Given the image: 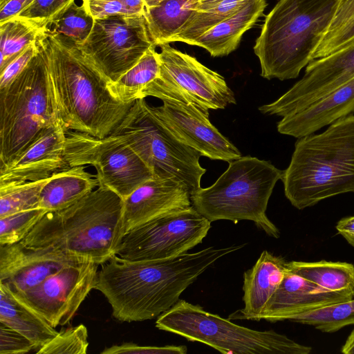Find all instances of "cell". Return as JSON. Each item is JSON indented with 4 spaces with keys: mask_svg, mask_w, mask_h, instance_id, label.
<instances>
[{
    "mask_svg": "<svg viewBox=\"0 0 354 354\" xmlns=\"http://www.w3.org/2000/svg\"><path fill=\"white\" fill-rule=\"evenodd\" d=\"M245 245L211 246L156 260L130 261L115 254L102 264L95 289L106 298L113 317L120 322L158 318L216 261Z\"/></svg>",
    "mask_w": 354,
    "mask_h": 354,
    "instance_id": "obj_1",
    "label": "cell"
},
{
    "mask_svg": "<svg viewBox=\"0 0 354 354\" xmlns=\"http://www.w3.org/2000/svg\"><path fill=\"white\" fill-rule=\"evenodd\" d=\"M37 39L46 58L53 105L66 131L100 138L111 134L135 101L122 103L112 95L108 80L80 45L44 30Z\"/></svg>",
    "mask_w": 354,
    "mask_h": 354,
    "instance_id": "obj_2",
    "label": "cell"
},
{
    "mask_svg": "<svg viewBox=\"0 0 354 354\" xmlns=\"http://www.w3.org/2000/svg\"><path fill=\"white\" fill-rule=\"evenodd\" d=\"M123 199L99 185L72 205L46 212L20 242L75 254L100 265L116 254L124 234Z\"/></svg>",
    "mask_w": 354,
    "mask_h": 354,
    "instance_id": "obj_3",
    "label": "cell"
},
{
    "mask_svg": "<svg viewBox=\"0 0 354 354\" xmlns=\"http://www.w3.org/2000/svg\"><path fill=\"white\" fill-rule=\"evenodd\" d=\"M281 180L286 197L298 209L354 192V115L298 138Z\"/></svg>",
    "mask_w": 354,
    "mask_h": 354,
    "instance_id": "obj_4",
    "label": "cell"
},
{
    "mask_svg": "<svg viewBox=\"0 0 354 354\" xmlns=\"http://www.w3.org/2000/svg\"><path fill=\"white\" fill-rule=\"evenodd\" d=\"M340 0H279L266 16L254 52L267 80L297 77L328 32Z\"/></svg>",
    "mask_w": 354,
    "mask_h": 354,
    "instance_id": "obj_5",
    "label": "cell"
},
{
    "mask_svg": "<svg viewBox=\"0 0 354 354\" xmlns=\"http://www.w3.org/2000/svg\"><path fill=\"white\" fill-rule=\"evenodd\" d=\"M283 170L270 161L250 156L229 162L227 169L211 186L191 194L192 206L210 222L248 220L267 235L278 239L280 232L266 209Z\"/></svg>",
    "mask_w": 354,
    "mask_h": 354,
    "instance_id": "obj_6",
    "label": "cell"
},
{
    "mask_svg": "<svg viewBox=\"0 0 354 354\" xmlns=\"http://www.w3.org/2000/svg\"><path fill=\"white\" fill-rule=\"evenodd\" d=\"M38 52L22 72L0 89V169L20 156L59 120L48 86L46 58Z\"/></svg>",
    "mask_w": 354,
    "mask_h": 354,
    "instance_id": "obj_7",
    "label": "cell"
},
{
    "mask_svg": "<svg viewBox=\"0 0 354 354\" xmlns=\"http://www.w3.org/2000/svg\"><path fill=\"white\" fill-rule=\"evenodd\" d=\"M156 326L225 354H308L312 351L272 330L259 331L235 324L182 299L157 318Z\"/></svg>",
    "mask_w": 354,
    "mask_h": 354,
    "instance_id": "obj_8",
    "label": "cell"
},
{
    "mask_svg": "<svg viewBox=\"0 0 354 354\" xmlns=\"http://www.w3.org/2000/svg\"><path fill=\"white\" fill-rule=\"evenodd\" d=\"M127 143L153 177L183 183L191 194L201 187L206 170L201 155L179 141L156 118L145 98L137 99L111 133Z\"/></svg>",
    "mask_w": 354,
    "mask_h": 354,
    "instance_id": "obj_9",
    "label": "cell"
},
{
    "mask_svg": "<svg viewBox=\"0 0 354 354\" xmlns=\"http://www.w3.org/2000/svg\"><path fill=\"white\" fill-rule=\"evenodd\" d=\"M64 157L68 167L93 166L99 185L111 189L123 200L153 176L137 153L113 134L100 138L68 131Z\"/></svg>",
    "mask_w": 354,
    "mask_h": 354,
    "instance_id": "obj_10",
    "label": "cell"
},
{
    "mask_svg": "<svg viewBox=\"0 0 354 354\" xmlns=\"http://www.w3.org/2000/svg\"><path fill=\"white\" fill-rule=\"evenodd\" d=\"M211 222L193 206L151 219L126 232L116 255L130 261L164 259L201 243Z\"/></svg>",
    "mask_w": 354,
    "mask_h": 354,
    "instance_id": "obj_11",
    "label": "cell"
},
{
    "mask_svg": "<svg viewBox=\"0 0 354 354\" xmlns=\"http://www.w3.org/2000/svg\"><path fill=\"white\" fill-rule=\"evenodd\" d=\"M159 47V76L144 88L140 98L175 93L208 111L224 109L236 103L234 92L221 75L169 44Z\"/></svg>",
    "mask_w": 354,
    "mask_h": 354,
    "instance_id": "obj_12",
    "label": "cell"
},
{
    "mask_svg": "<svg viewBox=\"0 0 354 354\" xmlns=\"http://www.w3.org/2000/svg\"><path fill=\"white\" fill-rule=\"evenodd\" d=\"M80 46L109 84L135 66L155 45L142 14L95 19L88 37Z\"/></svg>",
    "mask_w": 354,
    "mask_h": 354,
    "instance_id": "obj_13",
    "label": "cell"
},
{
    "mask_svg": "<svg viewBox=\"0 0 354 354\" xmlns=\"http://www.w3.org/2000/svg\"><path fill=\"white\" fill-rule=\"evenodd\" d=\"M162 105L151 106L162 124L185 145L211 160L230 162L240 151L210 122L209 111L174 93L158 96Z\"/></svg>",
    "mask_w": 354,
    "mask_h": 354,
    "instance_id": "obj_14",
    "label": "cell"
},
{
    "mask_svg": "<svg viewBox=\"0 0 354 354\" xmlns=\"http://www.w3.org/2000/svg\"><path fill=\"white\" fill-rule=\"evenodd\" d=\"M98 266L88 261L66 266L35 287L15 294L53 327L64 326L73 317L91 290L95 289Z\"/></svg>",
    "mask_w": 354,
    "mask_h": 354,
    "instance_id": "obj_15",
    "label": "cell"
},
{
    "mask_svg": "<svg viewBox=\"0 0 354 354\" xmlns=\"http://www.w3.org/2000/svg\"><path fill=\"white\" fill-rule=\"evenodd\" d=\"M354 78V41L326 57L313 59L304 76L277 100L259 107L263 114L293 113Z\"/></svg>",
    "mask_w": 354,
    "mask_h": 354,
    "instance_id": "obj_16",
    "label": "cell"
},
{
    "mask_svg": "<svg viewBox=\"0 0 354 354\" xmlns=\"http://www.w3.org/2000/svg\"><path fill=\"white\" fill-rule=\"evenodd\" d=\"M88 261H92L64 250L26 247L20 242L0 245V283L21 293L66 266Z\"/></svg>",
    "mask_w": 354,
    "mask_h": 354,
    "instance_id": "obj_17",
    "label": "cell"
},
{
    "mask_svg": "<svg viewBox=\"0 0 354 354\" xmlns=\"http://www.w3.org/2000/svg\"><path fill=\"white\" fill-rule=\"evenodd\" d=\"M66 136L59 120L46 129L20 156L0 169V185L41 180L69 167L64 157Z\"/></svg>",
    "mask_w": 354,
    "mask_h": 354,
    "instance_id": "obj_18",
    "label": "cell"
},
{
    "mask_svg": "<svg viewBox=\"0 0 354 354\" xmlns=\"http://www.w3.org/2000/svg\"><path fill=\"white\" fill-rule=\"evenodd\" d=\"M123 201L124 234L151 219L192 206L191 193L183 183L153 176Z\"/></svg>",
    "mask_w": 354,
    "mask_h": 354,
    "instance_id": "obj_19",
    "label": "cell"
},
{
    "mask_svg": "<svg viewBox=\"0 0 354 354\" xmlns=\"http://www.w3.org/2000/svg\"><path fill=\"white\" fill-rule=\"evenodd\" d=\"M353 297L326 290L286 268L283 280L268 302L260 320H288L295 315Z\"/></svg>",
    "mask_w": 354,
    "mask_h": 354,
    "instance_id": "obj_20",
    "label": "cell"
},
{
    "mask_svg": "<svg viewBox=\"0 0 354 354\" xmlns=\"http://www.w3.org/2000/svg\"><path fill=\"white\" fill-rule=\"evenodd\" d=\"M353 113L354 78L303 109L283 117L277 123V131L300 138Z\"/></svg>",
    "mask_w": 354,
    "mask_h": 354,
    "instance_id": "obj_21",
    "label": "cell"
},
{
    "mask_svg": "<svg viewBox=\"0 0 354 354\" xmlns=\"http://www.w3.org/2000/svg\"><path fill=\"white\" fill-rule=\"evenodd\" d=\"M287 261L263 250L253 267L243 274L244 307L231 315L228 319L259 321L268 302L283 280Z\"/></svg>",
    "mask_w": 354,
    "mask_h": 354,
    "instance_id": "obj_22",
    "label": "cell"
},
{
    "mask_svg": "<svg viewBox=\"0 0 354 354\" xmlns=\"http://www.w3.org/2000/svg\"><path fill=\"white\" fill-rule=\"evenodd\" d=\"M266 6V0H249L233 16L213 26L191 45L205 49L212 57L229 55L237 48L243 35L255 24Z\"/></svg>",
    "mask_w": 354,
    "mask_h": 354,
    "instance_id": "obj_23",
    "label": "cell"
},
{
    "mask_svg": "<svg viewBox=\"0 0 354 354\" xmlns=\"http://www.w3.org/2000/svg\"><path fill=\"white\" fill-rule=\"evenodd\" d=\"M0 323L29 339L35 345L36 351L58 333L42 315L2 283H0Z\"/></svg>",
    "mask_w": 354,
    "mask_h": 354,
    "instance_id": "obj_24",
    "label": "cell"
},
{
    "mask_svg": "<svg viewBox=\"0 0 354 354\" xmlns=\"http://www.w3.org/2000/svg\"><path fill=\"white\" fill-rule=\"evenodd\" d=\"M85 165L69 167L53 174L42 188L39 208L58 211L77 202L99 186Z\"/></svg>",
    "mask_w": 354,
    "mask_h": 354,
    "instance_id": "obj_25",
    "label": "cell"
},
{
    "mask_svg": "<svg viewBox=\"0 0 354 354\" xmlns=\"http://www.w3.org/2000/svg\"><path fill=\"white\" fill-rule=\"evenodd\" d=\"M199 5L200 0H164L146 8L145 17L153 44H169Z\"/></svg>",
    "mask_w": 354,
    "mask_h": 354,
    "instance_id": "obj_26",
    "label": "cell"
},
{
    "mask_svg": "<svg viewBox=\"0 0 354 354\" xmlns=\"http://www.w3.org/2000/svg\"><path fill=\"white\" fill-rule=\"evenodd\" d=\"M287 268L326 290L354 297V265L352 263L325 260L292 261L287 262Z\"/></svg>",
    "mask_w": 354,
    "mask_h": 354,
    "instance_id": "obj_27",
    "label": "cell"
},
{
    "mask_svg": "<svg viewBox=\"0 0 354 354\" xmlns=\"http://www.w3.org/2000/svg\"><path fill=\"white\" fill-rule=\"evenodd\" d=\"M156 46H151L131 69L116 81L108 84L112 95L122 103L140 98L144 88L159 76L160 61Z\"/></svg>",
    "mask_w": 354,
    "mask_h": 354,
    "instance_id": "obj_28",
    "label": "cell"
},
{
    "mask_svg": "<svg viewBox=\"0 0 354 354\" xmlns=\"http://www.w3.org/2000/svg\"><path fill=\"white\" fill-rule=\"evenodd\" d=\"M249 0H221L204 10H196L169 41L189 45L216 24L231 17Z\"/></svg>",
    "mask_w": 354,
    "mask_h": 354,
    "instance_id": "obj_29",
    "label": "cell"
},
{
    "mask_svg": "<svg viewBox=\"0 0 354 354\" xmlns=\"http://www.w3.org/2000/svg\"><path fill=\"white\" fill-rule=\"evenodd\" d=\"M41 30L30 20L20 17L0 24V71L35 41Z\"/></svg>",
    "mask_w": 354,
    "mask_h": 354,
    "instance_id": "obj_30",
    "label": "cell"
},
{
    "mask_svg": "<svg viewBox=\"0 0 354 354\" xmlns=\"http://www.w3.org/2000/svg\"><path fill=\"white\" fill-rule=\"evenodd\" d=\"M94 21L82 3L77 5L75 1L44 30L49 34L82 45L91 32Z\"/></svg>",
    "mask_w": 354,
    "mask_h": 354,
    "instance_id": "obj_31",
    "label": "cell"
},
{
    "mask_svg": "<svg viewBox=\"0 0 354 354\" xmlns=\"http://www.w3.org/2000/svg\"><path fill=\"white\" fill-rule=\"evenodd\" d=\"M288 320L312 326L323 333H335L346 326L354 325V297L295 315Z\"/></svg>",
    "mask_w": 354,
    "mask_h": 354,
    "instance_id": "obj_32",
    "label": "cell"
},
{
    "mask_svg": "<svg viewBox=\"0 0 354 354\" xmlns=\"http://www.w3.org/2000/svg\"><path fill=\"white\" fill-rule=\"evenodd\" d=\"M50 178L0 185V218L39 208L42 188Z\"/></svg>",
    "mask_w": 354,
    "mask_h": 354,
    "instance_id": "obj_33",
    "label": "cell"
},
{
    "mask_svg": "<svg viewBox=\"0 0 354 354\" xmlns=\"http://www.w3.org/2000/svg\"><path fill=\"white\" fill-rule=\"evenodd\" d=\"M46 212L36 208L0 218V245L21 242Z\"/></svg>",
    "mask_w": 354,
    "mask_h": 354,
    "instance_id": "obj_34",
    "label": "cell"
},
{
    "mask_svg": "<svg viewBox=\"0 0 354 354\" xmlns=\"http://www.w3.org/2000/svg\"><path fill=\"white\" fill-rule=\"evenodd\" d=\"M89 343L86 327L80 324L58 332L47 344L36 351L37 354H86Z\"/></svg>",
    "mask_w": 354,
    "mask_h": 354,
    "instance_id": "obj_35",
    "label": "cell"
},
{
    "mask_svg": "<svg viewBox=\"0 0 354 354\" xmlns=\"http://www.w3.org/2000/svg\"><path fill=\"white\" fill-rule=\"evenodd\" d=\"M86 11L94 19L113 15L145 14L144 0H82Z\"/></svg>",
    "mask_w": 354,
    "mask_h": 354,
    "instance_id": "obj_36",
    "label": "cell"
},
{
    "mask_svg": "<svg viewBox=\"0 0 354 354\" xmlns=\"http://www.w3.org/2000/svg\"><path fill=\"white\" fill-rule=\"evenodd\" d=\"M75 0H35L18 16L28 19L45 29Z\"/></svg>",
    "mask_w": 354,
    "mask_h": 354,
    "instance_id": "obj_37",
    "label": "cell"
},
{
    "mask_svg": "<svg viewBox=\"0 0 354 354\" xmlns=\"http://www.w3.org/2000/svg\"><path fill=\"white\" fill-rule=\"evenodd\" d=\"M354 41V17L337 30L326 34L313 55L312 59L329 55Z\"/></svg>",
    "mask_w": 354,
    "mask_h": 354,
    "instance_id": "obj_38",
    "label": "cell"
},
{
    "mask_svg": "<svg viewBox=\"0 0 354 354\" xmlns=\"http://www.w3.org/2000/svg\"><path fill=\"white\" fill-rule=\"evenodd\" d=\"M37 349L26 337L0 323V354H24Z\"/></svg>",
    "mask_w": 354,
    "mask_h": 354,
    "instance_id": "obj_39",
    "label": "cell"
},
{
    "mask_svg": "<svg viewBox=\"0 0 354 354\" xmlns=\"http://www.w3.org/2000/svg\"><path fill=\"white\" fill-rule=\"evenodd\" d=\"M185 346L167 345L164 346H140L133 343H124L105 348L102 354H186Z\"/></svg>",
    "mask_w": 354,
    "mask_h": 354,
    "instance_id": "obj_40",
    "label": "cell"
},
{
    "mask_svg": "<svg viewBox=\"0 0 354 354\" xmlns=\"http://www.w3.org/2000/svg\"><path fill=\"white\" fill-rule=\"evenodd\" d=\"M37 52L38 45L36 39L0 71V89L11 83L26 67Z\"/></svg>",
    "mask_w": 354,
    "mask_h": 354,
    "instance_id": "obj_41",
    "label": "cell"
},
{
    "mask_svg": "<svg viewBox=\"0 0 354 354\" xmlns=\"http://www.w3.org/2000/svg\"><path fill=\"white\" fill-rule=\"evenodd\" d=\"M35 0H0V24L18 16Z\"/></svg>",
    "mask_w": 354,
    "mask_h": 354,
    "instance_id": "obj_42",
    "label": "cell"
},
{
    "mask_svg": "<svg viewBox=\"0 0 354 354\" xmlns=\"http://www.w3.org/2000/svg\"><path fill=\"white\" fill-rule=\"evenodd\" d=\"M353 17L354 0H340L335 15L327 33L337 30Z\"/></svg>",
    "mask_w": 354,
    "mask_h": 354,
    "instance_id": "obj_43",
    "label": "cell"
},
{
    "mask_svg": "<svg viewBox=\"0 0 354 354\" xmlns=\"http://www.w3.org/2000/svg\"><path fill=\"white\" fill-rule=\"evenodd\" d=\"M336 230L354 248V216L340 219L336 224Z\"/></svg>",
    "mask_w": 354,
    "mask_h": 354,
    "instance_id": "obj_44",
    "label": "cell"
},
{
    "mask_svg": "<svg viewBox=\"0 0 354 354\" xmlns=\"http://www.w3.org/2000/svg\"><path fill=\"white\" fill-rule=\"evenodd\" d=\"M344 354H354V328L348 336L344 344L341 348Z\"/></svg>",
    "mask_w": 354,
    "mask_h": 354,
    "instance_id": "obj_45",
    "label": "cell"
},
{
    "mask_svg": "<svg viewBox=\"0 0 354 354\" xmlns=\"http://www.w3.org/2000/svg\"><path fill=\"white\" fill-rule=\"evenodd\" d=\"M221 0H200V5L198 10H204L207 9L212 5L218 2Z\"/></svg>",
    "mask_w": 354,
    "mask_h": 354,
    "instance_id": "obj_46",
    "label": "cell"
},
{
    "mask_svg": "<svg viewBox=\"0 0 354 354\" xmlns=\"http://www.w3.org/2000/svg\"><path fill=\"white\" fill-rule=\"evenodd\" d=\"M162 1L164 0H144L145 8L155 6Z\"/></svg>",
    "mask_w": 354,
    "mask_h": 354,
    "instance_id": "obj_47",
    "label": "cell"
}]
</instances>
